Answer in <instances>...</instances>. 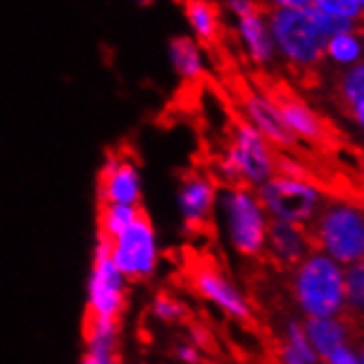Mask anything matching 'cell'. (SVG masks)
I'll use <instances>...</instances> for the list:
<instances>
[{
	"mask_svg": "<svg viewBox=\"0 0 364 364\" xmlns=\"http://www.w3.org/2000/svg\"><path fill=\"white\" fill-rule=\"evenodd\" d=\"M267 23L274 40L276 60L294 71H316L325 62V45L329 36L353 29L355 25L336 23L316 7L305 9H269Z\"/></svg>",
	"mask_w": 364,
	"mask_h": 364,
	"instance_id": "obj_1",
	"label": "cell"
},
{
	"mask_svg": "<svg viewBox=\"0 0 364 364\" xmlns=\"http://www.w3.org/2000/svg\"><path fill=\"white\" fill-rule=\"evenodd\" d=\"M214 217L225 243L237 254L254 259L265 252L269 217L256 197V190L243 186L219 188Z\"/></svg>",
	"mask_w": 364,
	"mask_h": 364,
	"instance_id": "obj_2",
	"label": "cell"
},
{
	"mask_svg": "<svg viewBox=\"0 0 364 364\" xmlns=\"http://www.w3.org/2000/svg\"><path fill=\"white\" fill-rule=\"evenodd\" d=\"M274 173V148L245 119H239L232 126L230 141L217 161V175L225 186H243L256 190L267 179H272Z\"/></svg>",
	"mask_w": 364,
	"mask_h": 364,
	"instance_id": "obj_3",
	"label": "cell"
},
{
	"mask_svg": "<svg viewBox=\"0 0 364 364\" xmlns=\"http://www.w3.org/2000/svg\"><path fill=\"white\" fill-rule=\"evenodd\" d=\"M128 287H131V283L126 281L111 259L109 241L95 234L91 250V267L87 276V291H84L87 316L119 320L126 309Z\"/></svg>",
	"mask_w": 364,
	"mask_h": 364,
	"instance_id": "obj_4",
	"label": "cell"
},
{
	"mask_svg": "<svg viewBox=\"0 0 364 364\" xmlns=\"http://www.w3.org/2000/svg\"><path fill=\"white\" fill-rule=\"evenodd\" d=\"M111 259L128 283L151 281L161 263V245L155 223L141 210L135 223L124 230L117 239L109 241Z\"/></svg>",
	"mask_w": 364,
	"mask_h": 364,
	"instance_id": "obj_5",
	"label": "cell"
},
{
	"mask_svg": "<svg viewBox=\"0 0 364 364\" xmlns=\"http://www.w3.org/2000/svg\"><path fill=\"white\" fill-rule=\"evenodd\" d=\"M296 298L309 316L329 318L345 301V278L336 263L323 256H314L298 269Z\"/></svg>",
	"mask_w": 364,
	"mask_h": 364,
	"instance_id": "obj_6",
	"label": "cell"
},
{
	"mask_svg": "<svg viewBox=\"0 0 364 364\" xmlns=\"http://www.w3.org/2000/svg\"><path fill=\"white\" fill-rule=\"evenodd\" d=\"M305 232L309 245L325 247L338 261H358L364 254V219L353 208H329L316 223V230Z\"/></svg>",
	"mask_w": 364,
	"mask_h": 364,
	"instance_id": "obj_7",
	"label": "cell"
},
{
	"mask_svg": "<svg viewBox=\"0 0 364 364\" xmlns=\"http://www.w3.org/2000/svg\"><path fill=\"white\" fill-rule=\"evenodd\" d=\"M256 197L269 219L296 225H303L318 203V192L311 183L283 175H274L261 188H256Z\"/></svg>",
	"mask_w": 364,
	"mask_h": 364,
	"instance_id": "obj_8",
	"label": "cell"
},
{
	"mask_svg": "<svg viewBox=\"0 0 364 364\" xmlns=\"http://www.w3.org/2000/svg\"><path fill=\"white\" fill-rule=\"evenodd\" d=\"M97 205H137L144 199V177L135 159L122 153H111L104 159L97 183Z\"/></svg>",
	"mask_w": 364,
	"mask_h": 364,
	"instance_id": "obj_9",
	"label": "cell"
},
{
	"mask_svg": "<svg viewBox=\"0 0 364 364\" xmlns=\"http://www.w3.org/2000/svg\"><path fill=\"white\" fill-rule=\"evenodd\" d=\"M219 186L203 173H188L179 179L175 208L183 234H197L203 230L217 210Z\"/></svg>",
	"mask_w": 364,
	"mask_h": 364,
	"instance_id": "obj_10",
	"label": "cell"
},
{
	"mask_svg": "<svg viewBox=\"0 0 364 364\" xmlns=\"http://www.w3.org/2000/svg\"><path fill=\"white\" fill-rule=\"evenodd\" d=\"M192 287H195L199 298L214 305L232 320H239V323H250L252 320V307L247 298L221 269L212 265L197 267L192 274Z\"/></svg>",
	"mask_w": 364,
	"mask_h": 364,
	"instance_id": "obj_11",
	"label": "cell"
},
{
	"mask_svg": "<svg viewBox=\"0 0 364 364\" xmlns=\"http://www.w3.org/2000/svg\"><path fill=\"white\" fill-rule=\"evenodd\" d=\"M241 109H243V119L254 128V131H259L272 148L274 146L276 148H296L298 141L287 131V126L283 124V117L278 113V106L272 95L250 91L241 102Z\"/></svg>",
	"mask_w": 364,
	"mask_h": 364,
	"instance_id": "obj_12",
	"label": "cell"
},
{
	"mask_svg": "<svg viewBox=\"0 0 364 364\" xmlns=\"http://www.w3.org/2000/svg\"><path fill=\"white\" fill-rule=\"evenodd\" d=\"M234 33H237L239 45L245 58L256 67H269L276 60L274 40L267 23V11L256 9L247 16L234 20Z\"/></svg>",
	"mask_w": 364,
	"mask_h": 364,
	"instance_id": "obj_13",
	"label": "cell"
},
{
	"mask_svg": "<svg viewBox=\"0 0 364 364\" xmlns=\"http://www.w3.org/2000/svg\"><path fill=\"white\" fill-rule=\"evenodd\" d=\"M278 113L283 117V124L287 126V131L294 135V139H303V141H314V144H323L327 141V124L320 117L307 102L301 97L281 93V95H272Z\"/></svg>",
	"mask_w": 364,
	"mask_h": 364,
	"instance_id": "obj_14",
	"label": "cell"
},
{
	"mask_svg": "<svg viewBox=\"0 0 364 364\" xmlns=\"http://www.w3.org/2000/svg\"><path fill=\"white\" fill-rule=\"evenodd\" d=\"M307 245H309V239H307V232L303 225L269 219L265 247L272 252V256L278 263L298 265L305 259Z\"/></svg>",
	"mask_w": 364,
	"mask_h": 364,
	"instance_id": "obj_15",
	"label": "cell"
},
{
	"mask_svg": "<svg viewBox=\"0 0 364 364\" xmlns=\"http://www.w3.org/2000/svg\"><path fill=\"white\" fill-rule=\"evenodd\" d=\"M168 62L183 82H197L205 73L203 47L192 36H179L170 40Z\"/></svg>",
	"mask_w": 364,
	"mask_h": 364,
	"instance_id": "obj_16",
	"label": "cell"
},
{
	"mask_svg": "<svg viewBox=\"0 0 364 364\" xmlns=\"http://www.w3.org/2000/svg\"><path fill=\"white\" fill-rule=\"evenodd\" d=\"M186 23L199 45H212L221 31V14L212 0H186Z\"/></svg>",
	"mask_w": 364,
	"mask_h": 364,
	"instance_id": "obj_17",
	"label": "cell"
},
{
	"mask_svg": "<svg viewBox=\"0 0 364 364\" xmlns=\"http://www.w3.org/2000/svg\"><path fill=\"white\" fill-rule=\"evenodd\" d=\"M325 60L333 64L336 69H351L358 62L364 60V40H362V29H345L329 36L325 45Z\"/></svg>",
	"mask_w": 364,
	"mask_h": 364,
	"instance_id": "obj_18",
	"label": "cell"
},
{
	"mask_svg": "<svg viewBox=\"0 0 364 364\" xmlns=\"http://www.w3.org/2000/svg\"><path fill=\"white\" fill-rule=\"evenodd\" d=\"M84 351L119 353V320L87 316V323H84Z\"/></svg>",
	"mask_w": 364,
	"mask_h": 364,
	"instance_id": "obj_19",
	"label": "cell"
},
{
	"mask_svg": "<svg viewBox=\"0 0 364 364\" xmlns=\"http://www.w3.org/2000/svg\"><path fill=\"white\" fill-rule=\"evenodd\" d=\"M305 336L309 340V345L323 358H329L336 349L345 345V329L331 318H314L311 316L307 320Z\"/></svg>",
	"mask_w": 364,
	"mask_h": 364,
	"instance_id": "obj_20",
	"label": "cell"
},
{
	"mask_svg": "<svg viewBox=\"0 0 364 364\" xmlns=\"http://www.w3.org/2000/svg\"><path fill=\"white\" fill-rule=\"evenodd\" d=\"M141 214L137 205H97V237L106 241L117 239L124 230H128Z\"/></svg>",
	"mask_w": 364,
	"mask_h": 364,
	"instance_id": "obj_21",
	"label": "cell"
},
{
	"mask_svg": "<svg viewBox=\"0 0 364 364\" xmlns=\"http://www.w3.org/2000/svg\"><path fill=\"white\" fill-rule=\"evenodd\" d=\"M314 7L323 16L336 20V23H347L355 27L364 25L358 0H314Z\"/></svg>",
	"mask_w": 364,
	"mask_h": 364,
	"instance_id": "obj_22",
	"label": "cell"
},
{
	"mask_svg": "<svg viewBox=\"0 0 364 364\" xmlns=\"http://www.w3.org/2000/svg\"><path fill=\"white\" fill-rule=\"evenodd\" d=\"M336 91H338V97L345 102V106H349V109L364 97V60L358 62L355 67L345 69L340 73Z\"/></svg>",
	"mask_w": 364,
	"mask_h": 364,
	"instance_id": "obj_23",
	"label": "cell"
},
{
	"mask_svg": "<svg viewBox=\"0 0 364 364\" xmlns=\"http://www.w3.org/2000/svg\"><path fill=\"white\" fill-rule=\"evenodd\" d=\"M148 311H151V316L157 320V323H164V325H177L188 314L186 305L179 301V298L170 296L166 291L153 296L151 305H148Z\"/></svg>",
	"mask_w": 364,
	"mask_h": 364,
	"instance_id": "obj_24",
	"label": "cell"
},
{
	"mask_svg": "<svg viewBox=\"0 0 364 364\" xmlns=\"http://www.w3.org/2000/svg\"><path fill=\"white\" fill-rule=\"evenodd\" d=\"M345 294L349 298V305L355 314L364 316V265H355L347 281H345Z\"/></svg>",
	"mask_w": 364,
	"mask_h": 364,
	"instance_id": "obj_25",
	"label": "cell"
},
{
	"mask_svg": "<svg viewBox=\"0 0 364 364\" xmlns=\"http://www.w3.org/2000/svg\"><path fill=\"white\" fill-rule=\"evenodd\" d=\"M175 358L179 364H203V351L188 340L175 345Z\"/></svg>",
	"mask_w": 364,
	"mask_h": 364,
	"instance_id": "obj_26",
	"label": "cell"
},
{
	"mask_svg": "<svg viewBox=\"0 0 364 364\" xmlns=\"http://www.w3.org/2000/svg\"><path fill=\"white\" fill-rule=\"evenodd\" d=\"M223 7L225 11L232 16V20H237L241 16H247L256 9H261V5L256 0H223Z\"/></svg>",
	"mask_w": 364,
	"mask_h": 364,
	"instance_id": "obj_27",
	"label": "cell"
},
{
	"mask_svg": "<svg viewBox=\"0 0 364 364\" xmlns=\"http://www.w3.org/2000/svg\"><path fill=\"white\" fill-rule=\"evenodd\" d=\"M80 364H122L119 353H93V351H84Z\"/></svg>",
	"mask_w": 364,
	"mask_h": 364,
	"instance_id": "obj_28",
	"label": "cell"
},
{
	"mask_svg": "<svg viewBox=\"0 0 364 364\" xmlns=\"http://www.w3.org/2000/svg\"><path fill=\"white\" fill-rule=\"evenodd\" d=\"M188 342H192L195 347H199L201 351H205V349L212 345V338H210V333H208L203 327H190V331H188Z\"/></svg>",
	"mask_w": 364,
	"mask_h": 364,
	"instance_id": "obj_29",
	"label": "cell"
},
{
	"mask_svg": "<svg viewBox=\"0 0 364 364\" xmlns=\"http://www.w3.org/2000/svg\"><path fill=\"white\" fill-rule=\"evenodd\" d=\"M272 9H305L314 7V0H267Z\"/></svg>",
	"mask_w": 364,
	"mask_h": 364,
	"instance_id": "obj_30",
	"label": "cell"
},
{
	"mask_svg": "<svg viewBox=\"0 0 364 364\" xmlns=\"http://www.w3.org/2000/svg\"><path fill=\"white\" fill-rule=\"evenodd\" d=\"M327 362H329V364H360V362L353 358V353H349L345 347L336 349V351L327 358Z\"/></svg>",
	"mask_w": 364,
	"mask_h": 364,
	"instance_id": "obj_31",
	"label": "cell"
},
{
	"mask_svg": "<svg viewBox=\"0 0 364 364\" xmlns=\"http://www.w3.org/2000/svg\"><path fill=\"white\" fill-rule=\"evenodd\" d=\"M281 364H309V362L303 360L291 347L283 345V347H281Z\"/></svg>",
	"mask_w": 364,
	"mask_h": 364,
	"instance_id": "obj_32",
	"label": "cell"
},
{
	"mask_svg": "<svg viewBox=\"0 0 364 364\" xmlns=\"http://www.w3.org/2000/svg\"><path fill=\"white\" fill-rule=\"evenodd\" d=\"M349 111H351V117L355 119V124L364 128V97H362L360 102H355Z\"/></svg>",
	"mask_w": 364,
	"mask_h": 364,
	"instance_id": "obj_33",
	"label": "cell"
},
{
	"mask_svg": "<svg viewBox=\"0 0 364 364\" xmlns=\"http://www.w3.org/2000/svg\"><path fill=\"white\" fill-rule=\"evenodd\" d=\"M358 7H360V11H362V18H364V0H358Z\"/></svg>",
	"mask_w": 364,
	"mask_h": 364,
	"instance_id": "obj_34",
	"label": "cell"
},
{
	"mask_svg": "<svg viewBox=\"0 0 364 364\" xmlns=\"http://www.w3.org/2000/svg\"><path fill=\"white\" fill-rule=\"evenodd\" d=\"M360 29H362V40H364V25H362V27H360Z\"/></svg>",
	"mask_w": 364,
	"mask_h": 364,
	"instance_id": "obj_35",
	"label": "cell"
},
{
	"mask_svg": "<svg viewBox=\"0 0 364 364\" xmlns=\"http://www.w3.org/2000/svg\"><path fill=\"white\" fill-rule=\"evenodd\" d=\"M362 364H364V351H362Z\"/></svg>",
	"mask_w": 364,
	"mask_h": 364,
	"instance_id": "obj_36",
	"label": "cell"
},
{
	"mask_svg": "<svg viewBox=\"0 0 364 364\" xmlns=\"http://www.w3.org/2000/svg\"><path fill=\"white\" fill-rule=\"evenodd\" d=\"M362 168H364V157H362Z\"/></svg>",
	"mask_w": 364,
	"mask_h": 364,
	"instance_id": "obj_37",
	"label": "cell"
}]
</instances>
